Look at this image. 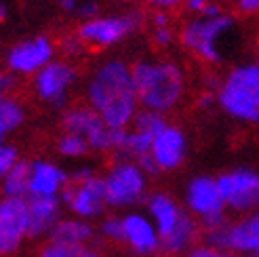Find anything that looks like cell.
Instances as JSON below:
<instances>
[{
    "label": "cell",
    "mask_w": 259,
    "mask_h": 257,
    "mask_svg": "<svg viewBox=\"0 0 259 257\" xmlns=\"http://www.w3.org/2000/svg\"><path fill=\"white\" fill-rule=\"evenodd\" d=\"M89 99L95 112L112 128H124L137 116L139 97L133 82V68L110 61L89 84Z\"/></svg>",
    "instance_id": "6da1fadb"
},
{
    "label": "cell",
    "mask_w": 259,
    "mask_h": 257,
    "mask_svg": "<svg viewBox=\"0 0 259 257\" xmlns=\"http://www.w3.org/2000/svg\"><path fill=\"white\" fill-rule=\"evenodd\" d=\"M133 82L139 104L146 110L169 112L179 106L186 93V78L171 61H141L133 68Z\"/></svg>",
    "instance_id": "7a4b0ae2"
},
{
    "label": "cell",
    "mask_w": 259,
    "mask_h": 257,
    "mask_svg": "<svg viewBox=\"0 0 259 257\" xmlns=\"http://www.w3.org/2000/svg\"><path fill=\"white\" fill-rule=\"evenodd\" d=\"M217 101L224 112L242 122H259V74L253 63L234 68L219 84Z\"/></svg>",
    "instance_id": "3957f363"
},
{
    "label": "cell",
    "mask_w": 259,
    "mask_h": 257,
    "mask_svg": "<svg viewBox=\"0 0 259 257\" xmlns=\"http://www.w3.org/2000/svg\"><path fill=\"white\" fill-rule=\"evenodd\" d=\"M234 30V17L222 13L215 17H196L181 30V45L204 63H222L224 51L219 42Z\"/></svg>",
    "instance_id": "277c9868"
},
{
    "label": "cell",
    "mask_w": 259,
    "mask_h": 257,
    "mask_svg": "<svg viewBox=\"0 0 259 257\" xmlns=\"http://www.w3.org/2000/svg\"><path fill=\"white\" fill-rule=\"evenodd\" d=\"M186 204L190 213L200 220L204 232H211L228 224V209L219 192L217 179L211 177H196L192 179L186 192Z\"/></svg>",
    "instance_id": "5b68a950"
},
{
    "label": "cell",
    "mask_w": 259,
    "mask_h": 257,
    "mask_svg": "<svg viewBox=\"0 0 259 257\" xmlns=\"http://www.w3.org/2000/svg\"><path fill=\"white\" fill-rule=\"evenodd\" d=\"M206 245L234 255H259V211L240 215V220L204 232Z\"/></svg>",
    "instance_id": "8992f818"
},
{
    "label": "cell",
    "mask_w": 259,
    "mask_h": 257,
    "mask_svg": "<svg viewBox=\"0 0 259 257\" xmlns=\"http://www.w3.org/2000/svg\"><path fill=\"white\" fill-rule=\"evenodd\" d=\"M226 209L238 215L259 211V173L249 166L228 171L217 177Z\"/></svg>",
    "instance_id": "52a82bcc"
},
{
    "label": "cell",
    "mask_w": 259,
    "mask_h": 257,
    "mask_svg": "<svg viewBox=\"0 0 259 257\" xmlns=\"http://www.w3.org/2000/svg\"><path fill=\"white\" fill-rule=\"evenodd\" d=\"M146 194V171L135 162H118L106 179V196L110 204H135Z\"/></svg>",
    "instance_id": "ba28073f"
},
{
    "label": "cell",
    "mask_w": 259,
    "mask_h": 257,
    "mask_svg": "<svg viewBox=\"0 0 259 257\" xmlns=\"http://www.w3.org/2000/svg\"><path fill=\"white\" fill-rule=\"evenodd\" d=\"M63 200H66L72 211L80 213L84 217L101 213L103 204L108 202L106 196V182L93 177L89 171L74 175L66 182V190H63Z\"/></svg>",
    "instance_id": "9c48e42d"
},
{
    "label": "cell",
    "mask_w": 259,
    "mask_h": 257,
    "mask_svg": "<svg viewBox=\"0 0 259 257\" xmlns=\"http://www.w3.org/2000/svg\"><path fill=\"white\" fill-rule=\"evenodd\" d=\"M30 228V204L23 198H7L0 202V255L17 251Z\"/></svg>",
    "instance_id": "30bf717a"
},
{
    "label": "cell",
    "mask_w": 259,
    "mask_h": 257,
    "mask_svg": "<svg viewBox=\"0 0 259 257\" xmlns=\"http://www.w3.org/2000/svg\"><path fill=\"white\" fill-rule=\"evenodd\" d=\"M139 15H126V17H110V19H95L84 23L78 30V38L84 47L91 51H97L101 47H108L112 42H118L131 30L139 25Z\"/></svg>",
    "instance_id": "8fae6325"
},
{
    "label": "cell",
    "mask_w": 259,
    "mask_h": 257,
    "mask_svg": "<svg viewBox=\"0 0 259 257\" xmlns=\"http://www.w3.org/2000/svg\"><path fill=\"white\" fill-rule=\"evenodd\" d=\"M188 152L186 144V135L181 128L177 126H166L160 135L154 137V146H152V158L158 164L160 171H173L184 162Z\"/></svg>",
    "instance_id": "7c38bea8"
},
{
    "label": "cell",
    "mask_w": 259,
    "mask_h": 257,
    "mask_svg": "<svg viewBox=\"0 0 259 257\" xmlns=\"http://www.w3.org/2000/svg\"><path fill=\"white\" fill-rule=\"evenodd\" d=\"M124 236L131 249L139 255H156L160 253V234L154 222L144 215H128L122 220Z\"/></svg>",
    "instance_id": "4fadbf2b"
},
{
    "label": "cell",
    "mask_w": 259,
    "mask_h": 257,
    "mask_svg": "<svg viewBox=\"0 0 259 257\" xmlns=\"http://www.w3.org/2000/svg\"><path fill=\"white\" fill-rule=\"evenodd\" d=\"M72 80H74V68H70L68 63H49L36 76V91L42 99L61 104Z\"/></svg>",
    "instance_id": "5bb4252c"
},
{
    "label": "cell",
    "mask_w": 259,
    "mask_h": 257,
    "mask_svg": "<svg viewBox=\"0 0 259 257\" xmlns=\"http://www.w3.org/2000/svg\"><path fill=\"white\" fill-rule=\"evenodd\" d=\"M51 55H53L51 42L47 38H36L32 42H23L13 49L9 55V63L17 72H36L42 66H47Z\"/></svg>",
    "instance_id": "9a60e30c"
},
{
    "label": "cell",
    "mask_w": 259,
    "mask_h": 257,
    "mask_svg": "<svg viewBox=\"0 0 259 257\" xmlns=\"http://www.w3.org/2000/svg\"><path fill=\"white\" fill-rule=\"evenodd\" d=\"M200 232H202V226L194 220L190 213H186L173 232L160 240V253L169 255V257L190 253L194 249V245L198 242Z\"/></svg>",
    "instance_id": "2e32d148"
},
{
    "label": "cell",
    "mask_w": 259,
    "mask_h": 257,
    "mask_svg": "<svg viewBox=\"0 0 259 257\" xmlns=\"http://www.w3.org/2000/svg\"><path fill=\"white\" fill-rule=\"evenodd\" d=\"M148 204H150L152 220H154V224H156V228H158L160 240L164 236H169L173 230L179 226L181 217L186 215V211L181 209L169 194H154Z\"/></svg>",
    "instance_id": "e0dca14e"
},
{
    "label": "cell",
    "mask_w": 259,
    "mask_h": 257,
    "mask_svg": "<svg viewBox=\"0 0 259 257\" xmlns=\"http://www.w3.org/2000/svg\"><path fill=\"white\" fill-rule=\"evenodd\" d=\"M30 204V228H28V234L30 236H38L47 232V230L55 224L57 220V213H59V204L55 196H49V198H38L32 196Z\"/></svg>",
    "instance_id": "ac0fdd59"
},
{
    "label": "cell",
    "mask_w": 259,
    "mask_h": 257,
    "mask_svg": "<svg viewBox=\"0 0 259 257\" xmlns=\"http://www.w3.org/2000/svg\"><path fill=\"white\" fill-rule=\"evenodd\" d=\"M63 182H68V177L63 175L57 166L53 164H34V173H32V186H30V194L38 198H49L55 196V192L61 188Z\"/></svg>",
    "instance_id": "d6986e66"
},
{
    "label": "cell",
    "mask_w": 259,
    "mask_h": 257,
    "mask_svg": "<svg viewBox=\"0 0 259 257\" xmlns=\"http://www.w3.org/2000/svg\"><path fill=\"white\" fill-rule=\"evenodd\" d=\"M91 238H93V230L82 222H59L51 234V242H59V245H84Z\"/></svg>",
    "instance_id": "ffe728a7"
},
{
    "label": "cell",
    "mask_w": 259,
    "mask_h": 257,
    "mask_svg": "<svg viewBox=\"0 0 259 257\" xmlns=\"http://www.w3.org/2000/svg\"><path fill=\"white\" fill-rule=\"evenodd\" d=\"M32 173L34 166L28 162H19L15 164L7 175L5 182V194L9 198H23L25 194H30V186H32Z\"/></svg>",
    "instance_id": "44dd1931"
},
{
    "label": "cell",
    "mask_w": 259,
    "mask_h": 257,
    "mask_svg": "<svg viewBox=\"0 0 259 257\" xmlns=\"http://www.w3.org/2000/svg\"><path fill=\"white\" fill-rule=\"evenodd\" d=\"M166 126L169 124H166V120H164V114H160V112L144 110V112H137V116H135V131L148 133L152 137L160 135Z\"/></svg>",
    "instance_id": "7402d4cb"
},
{
    "label": "cell",
    "mask_w": 259,
    "mask_h": 257,
    "mask_svg": "<svg viewBox=\"0 0 259 257\" xmlns=\"http://www.w3.org/2000/svg\"><path fill=\"white\" fill-rule=\"evenodd\" d=\"M40 257H103L97 251L84 249L82 245H59V242H49L42 249Z\"/></svg>",
    "instance_id": "603a6c76"
},
{
    "label": "cell",
    "mask_w": 259,
    "mask_h": 257,
    "mask_svg": "<svg viewBox=\"0 0 259 257\" xmlns=\"http://www.w3.org/2000/svg\"><path fill=\"white\" fill-rule=\"evenodd\" d=\"M152 146H154V137L148 135V133H141V131H133L128 133L126 137V146H124V154H128V156H135L137 160L148 156V154H152Z\"/></svg>",
    "instance_id": "cb8c5ba5"
},
{
    "label": "cell",
    "mask_w": 259,
    "mask_h": 257,
    "mask_svg": "<svg viewBox=\"0 0 259 257\" xmlns=\"http://www.w3.org/2000/svg\"><path fill=\"white\" fill-rule=\"evenodd\" d=\"M23 118V112L17 101H3L0 104V135L15 128Z\"/></svg>",
    "instance_id": "d4e9b609"
},
{
    "label": "cell",
    "mask_w": 259,
    "mask_h": 257,
    "mask_svg": "<svg viewBox=\"0 0 259 257\" xmlns=\"http://www.w3.org/2000/svg\"><path fill=\"white\" fill-rule=\"evenodd\" d=\"M87 148H89V141L82 135H76V133L63 135L59 141V150L63 154H70V156H78V154H82Z\"/></svg>",
    "instance_id": "484cf974"
},
{
    "label": "cell",
    "mask_w": 259,
    "mask_h": 257,
    "mask_svg": "<svg viewBox=\"0 0 259 257\" xmlns=\"http://www.w3.org/2000/svg\"><path fill=\"white\" fill-rule=\"evenodd\" d=\"M103 234L110 236V238L116 240V242L126 240V236H124V224H122L120 220H110V222H106V226H103Z\"/></svg>",
    "instance_id": "4316f807"
},
{
    "label": "cell",
    "mask_w": 259,
    "mask_h": 257,
    "mask_svg": "<svg viewBox=\"0 0 259 257\" xmlns=\"http://www.w3.org/2000/svg\"><path fill=\"white\" fill-rule=\"evenodd\" d=\"M186 257H238V255L228 253V251L213 249V247H209V245H202V247H194Z\"/></svg>",
    "instance_id": "83f0119b"
},
{
    "label": "cell",
    "mask_w": 259,
    "mask_h": 257,
    "mask_svg": "<svg viewBox=\"0 0 259 257\" xmlns=\"http://www.w3.org/2000/svg\"><path fill=\"white\" fill-rule=\"evenodd\" d=\"M234 7L244 17H259V0H234Z\"/></svg>",
    "instance_id": "f1b7e54d"
},
{
    "label": "cell",
    "mask_w": 259,
    "mask_h": 257,
    "mask_svg": "<svg viewBox=\"0 0 259 257\" xmlns=\"http://www.w3.org/2000/svg\"><path fill=\"white\" fill-rule=\"evenodd\" d=\"M175 40V32L171 25H166V28H156L154 30V42H156L158 47H169L171 42Z\"/></svg>",
    "instance_id": "f546056e"
},
{
    "label": "cell",
    "mask_w": 259,
    "mask_h": 257,
    "mask_svg": "<svg viewBox=\"0 0 259 257\" xmlns=\"http://www.w3.org/2000/svg\"><path fill=\"white\" fill-rule=\"evenodd\" d=\"M15 166V150L13 148H0V175L11 171Z\"/></svg>",
    "instance_id": "4dcf8cb0"
},
{
    "label": "cell",
    "mask_w": 259,
    "mask_h": 257,
    "mask_svg": "<svg viewBox=\"0 0 259 257\" xmlns=\"http://www.w3.org/2000/svg\"><path fill=\"white\" fill-rule=\"evenodd\" d=\"M215 3V0H186V9L190 11V13H194V15H204L206 13V9H209L211 5Z\"/></svg>",
    "instance_id": "1f68e13d"
},
{
    "label": "cell",
    "mask_w": 259,
    "mask_h": 257,
    "mask_svg": "<svg viewBox=\"0 0 259 257\" xmlns=\"http://www.w3.org/2000/svg\"><path fill=\"white\" fill-rule=\"evenodd\" d=\"M148 3L160 11H171V9H177L179 5H184L186 0H148Z\"/></svg>",
    "instance_id": "d6a6232c"
},
{
    "label": "cell",
    "mask_w": 259,
    "mask_h": 257,
    "mask_svg": "<svg viewBox=\"0 0 259 257\" xmlns=\"http://www.w3.org/2000/svg\"><path fill=\"white\" fill-rule=\"evenodd\" d=\"M11 87H13V78H11V76H0V93L7 91V89H11Z\"/></svg>",
    "instance_id": "836d02e7"
},
{
    "label": "cell",
    "mask_w": 259,
    "mask_h": 257,
    "mask_svg": "<svg viewBox=\"0 0 259 257\" xmlns=\"http://www.w3.org/2000/svg\"><path fill=\"white\" fill-rule=\"evenodd\" d=\"M198 101H200V106H202V108H206V106H209L211 101H213V95H211V93H204V95H202Z\"/></svg>",
    "instance_id": "e575fe53"
},
{
    "label": "cell",
    "mask_w": 259,
    "mask_h": 257,
    "mask_svg": "<svg viewBox=\"0 0 259 257\" xmlns=\"http://www.w3.org/2000/svg\"><path fill=\"white\" fill-rule=\"evenodd\" d=\"M93 13H95V5H89L82 9V15H93Z\"/></svg>",
    "instance_id": "d590c367"
},
{
    "label": "cell",
    "mask_w": 259,
    "mask_h": 257,
    "mask_svg": "<svg viewBox=\"0 0 259 257\" xmlns=\"http://www.w3.org/2000/svg\"><path fill=\"white\" fill-rule=\"evenodd\" d=\"M63 7H66V9H74V0H63Z\"/></svg>",
    "instance_id": "8d00e7d4"
},
{
    "label": "cell",
    "mask_w": 259,
    "mask_h": 257,
    "mask_svg": "<svg viewBox=\"0 0 259 257\" xmlns=\"http://www.w3.org/2000/svg\"><path fill=\"white\" fill-rule=\"evenodd\" d=\"M253 66H255V70H257V74H259V57L255 59V63H253Z\"/></svg>",
    "instance_id": "74e56055"
},
{
    "label": "cell",
    "mask_w": 259,
    "mask_h": 257,
    "mask_svg": "<svg viewBox=\"0 0 259 257\" xmlns=\"http://www.w3.org/2000/svg\"><path fill=\"white\" fill-rule=\"evenodd\" d=\"M5 15H7V11H5V9H3V7H0V19H3V17H5Z\"/></svg>",
    "instance_id": "f35d334b"
},
{
    "label": "cell",
    "mask_w": 259,
    "mask_h": 257,
    "mask_svg": "<svg viewBox=\"0 0 259 257\" xmlns=\"http://www.w3.org/2000/svg\"><path fill=\"white\" fill-rule=\"evenodd\" d=\"M3 101H5V99H3V93H0V104H3Z\"/></svg>",
    "instance_id": "ab89813d"
},
{
    "label": "cell",
    "mask_w": 259,
    "mask_h": 257,
    "mask_svg": "<svg viewBox=\"0 0 259 257\" xmlns=\"http://www.w3.org/2000/svg\"><path fill=\"white\" fill-rule=\"evenodd\" d=\"M244 257H259V255H244Z\"/></svg>",
    "instance_id": "60d3db41"
},
{
    "label": "cell",
    "mask_w": 259,
    "mask_h": 257,
    "mask_svg": "<svg viewBox=\"0 0 259 257\" xmlns=\"http://www.w3.org/2000/svg\"><path fill=\"white\" fill-rule=\"evenodd\" d=\"M257 45H259V36H257Z\"/></svg>",
    "instance_id": "b9f144b4"
}]
</instances>
